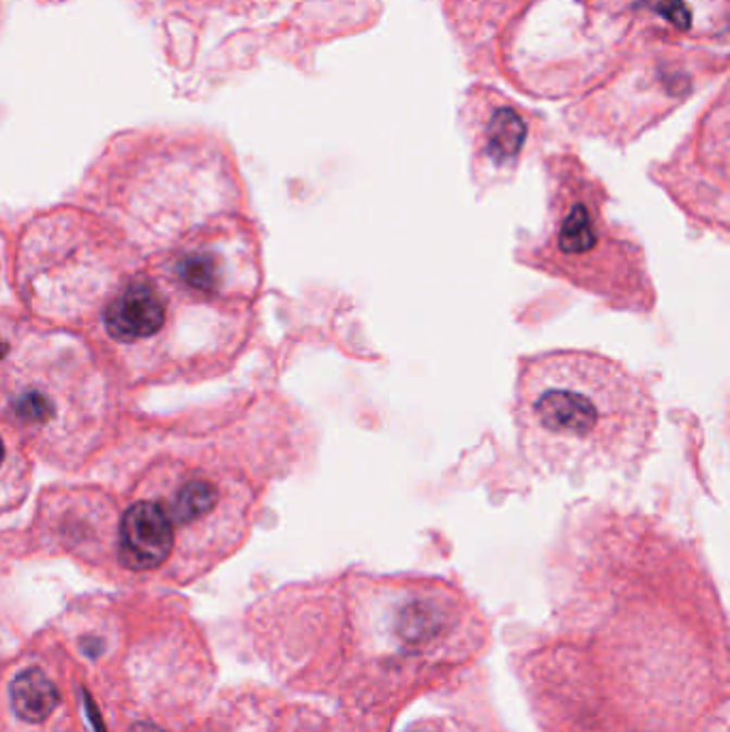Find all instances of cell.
<instances>
[{"label":"cell","instance_id":"3","mask_svg":"<svg viewBox=\"0 0 730 732\" xmlns=\"http://www.w3.org/2000/svg\"><path fill=\"white\" fill-rule=\"evenodd\" d=\"M174 551V522L163 506L134 504L121 520V561L136 572L156 570Z\"/></svg>","mask_w":730,"mask_h":732},{"label":"cell","instance_id":"7","mask_svg":"<svg viewBox=\"0 0 730 732\" xmlns=\"http://www.w3.org/2000/svg\"><path fill=\"white\" fill-rule=\"evenodd\" d=\"M221 491L209 480H193L180 487L165 508L174 525H191L219 508Z\"/></svg>","mask_w":730,"mask_h":732},{"label":"cell","instance_id":"8","mask_svg":"<svg viewBox=\"0 0 730 732\" xmlns=\"http://www.w3.org/2000/svg\"><path fill=\"white\" fill-rule=\"evenodd\" d=\"M180 281L204 298H213L225 290V260L215 251H196L178 264Z\"/></svg>","mask_w":730,"mask_h":732},{"label":"cell","instance_id":"5","mask_svg":"<svg viewBox=\"0 0 730 732\" xmlns=\"http://www.w3.org/2000/svg\"><path fill=\"white\" fill-rule=\"evenodd\" d=\"M525 140H527V125L520 118V114L511 108L495 110L482 136V152L491 169L502 174L512 172L520 159Z\"/></svg>","mask_w":730,"mask_h":732},{"label":"cell","instance_id":"11","mask_svg":"<svg viewBox=\"0 0 730 732\" xmlns=\"http://www.w3.org/2000/svg\"><path fill=\"white\" fill-rule=\"evenodd\" d=\"M2 456H4V445H2V440H0V463H2Z\"/></svg>","mask_w":730,"mask_h":732},{"label":"cell","instance_id":"1","mask_svg":"<svg viewBox=\"0 0 730 732\" xmlns=\"http://www.w3.org/2000/svg\"><path fill=\"white\" fill-rule=\"evenodd\" d=\"M512 418L520 452L546 474L637 471L654 447L657 403L628 366L551 350L518 361Z\"/></svg>","mask_w":730,"mask_h":732},{"label":"cell","instance_id":"4","mask_svg":"<svg viewBox=\"0 0 730 732\" xmlns=\"http://www.w3.org/2000/svg\"><path fill=\"white\" fill-rule=\"evenodd\" d=\"M167 317V306L150 283H131L118 293L103 313L108 335L118 343H140L156 337Z\"/></svg>","mask_w":730,"mask_h":732},{"label":"cell","instance_id":"10","mask_svg":"<svg viewBox=\"0 0 730 732\" xmlns=\"http://www.w3.org/2000/svg\"><path fill=\"white\" fill-rule=\"evenodd\" d=\"M656 9L664 17H668L675 26H679V28L690 26V11L685 9V4L681 0H659Z\"/></svg>","mask_w":730,"mask_h":732},{"label":"cell","instance_id":"6","mask_svg":"<svg viewBox=\"0 0 730 732\" xmlns=\"http://www.w3.org/2000/svg\"><path fill=\"white\" fill-rule=\"evenodd\" d=\"M11 709L13 714L26 724H41L46 722L56 705H59V690L56 683L39 668L22 670L9 690Z\"/></svg>","mask_w":730,"mask_h":732},{"label":"cell","instance_id":"12","mask_svg":"<svg viewBox=\"0 0 730 732\" xmlns=\"http://www.w3.org/2000/svg\"><path fill=\"white\" fill-rule=\"evenodd\" d=\"M4 356V345H2V341H0V358Z\"/></svg>","mask_w":730,"mask_h":732},{"label":"cell","instance_id":"9","mask_svg":"<svg viewBox=\"0 0 730 732\" xmlns=\"http://www.w3.org/2000/svg\"><path fill=\"white\" fill-rule=\"evenodd\" d=\"M15 412L24 422L37 425V422H46L52 416V405L43 396L30 392V394L20 396V401L15 405Z\"/></svg>","mask_w":730,"mask_h":732},{"label":"cell","instance_id":"2","mask_svg":"<svg viewBox=\"0 0 730 732\" xmlns=\"http://www.w3.org/2000/svg\"><path fill=\"white\" fill-rule=\"evenodd\" d=\"M606 193L583 174L553 176L549 219L518 262L600 298L606 306L650 315L656 288L643 244L604 213Z\"/></svg>","mask_w":730,"mask_h":732}]
</instances>
